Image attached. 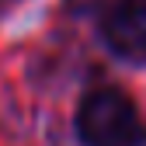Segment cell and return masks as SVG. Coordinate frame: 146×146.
<instances>
[{"instance_id":"1","label":"cell","mask_w":146,"mask_h":146,"mask_svg":"<svg viewBox=\"0 0 146 146\" xmlns=\"http://www.w3.org/2000/svg\"><path fill=\"white\" fill-rule=\"evenodd\" d=\"M77 132H80L84 146H136L139 115L122 90L98 87L80 101Z\"/></svg>"},{"instance_id":"2","label":"cell","mask_w":146,"mask_h":146,"mask_svg":"<svg viewBox=\"0 0 146 146\" xmlns=\"http://www.w3.org/2000/svg\"><path fill=\"white\" fill-rule=\"evenodd\" d=\"M101 35L118 56L146 63V0H111L101 17Z\"/></svg>"}]
</instances>
